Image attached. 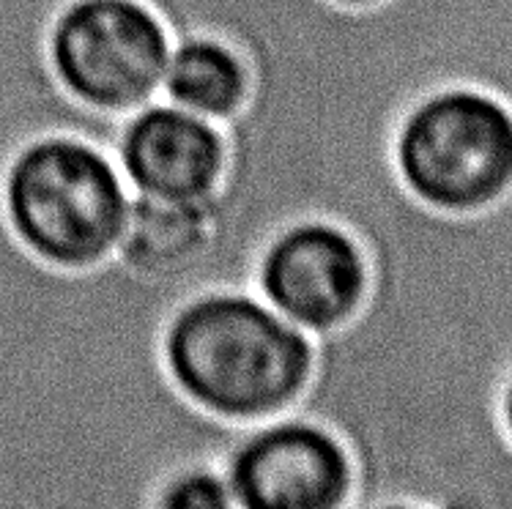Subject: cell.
Here are the masks:
<instances>
[{
  "mask_svg": "<svg viewBox=\"0 0 512 509\" xmlns=\"http://www.w3.org/2000/svg\"><path fill=\"white\" fill-rule=\"evenodd\" d=\"M356 509H428V507H419V504H411V501H378V504H367V507H356Z\"/></svg>",
  "mask_w": 512,
  "mask_h": 509,
  "instance_id": "12",
  "label": "cell"
},
{
  "mask_svg": "<svg viewBox=\"0 0 512 509\" xmlns=\"http://www.w3.org/2000/svg\"><path fill=\"white\" fill-rule=\"evenodd\" d=\"M250 288L321 343L345 332L365 310L373 263L348 225L304 214L263 241L252 260Z\"/></svg>",
  "mask_w": 512,
  "mask_h": 509,
  "instance_id": "5",
  "label": "cell"
},
{
  "mask_svg": "<svg viewBox=\"0 0 512 509\" xmlns=\"http://www.w3.org/2000/svg\"><path fill=\"white\" fill-rule=\"evenodd\" d=\"M159 364L181 400L239 430L302 406L318 340L250 285H209L170 307L159 329Z\"/></svg>",
  "mask_w": 512,
  "mask_h": 509,
  "instance_id": "1",
  "label": "cell"
},
{
  "mask_svg": "<svg viewBox=\"0 0 512 509\" xmlns=\"http://www.w3.org/2000/svg\"><path fill=\"white\" fill-rule=\"evenodd\" d=\"M255 69L239 44L214 31H184L173 36L162 99L189 113L230 126L250 107Z\"/></svg>",
  "mask_w": 512,
  "mask_h": 509,
  "instance_id": "8",
  "label": "cell"
},
{
  "mask_svg": "<svg viewBox=\"0 0 512 509\" xmlns=\"http://www.w3.org/2000/svg\"><path fill=\"white\" fill-rule=\"evenodd\" d=\"M110 151L135 200L220 206L230 173L228 126L159 96L118 121Z\"/></svg>",
  "mask_w": 512,
  "mask_h": 509,
  "instance_id": "7",
  "label": "cell"
},
{
  "mask_svg": "<svg viewBox=\"0 0 512 509\" xmlns=\"http://www.w3.org/2000/svg\"><path fill=\"white\" fill-rule=\"evenodd\" d=\"M239 509H351V449L321 419L288 411L241 427L220 460Z\"/></svg>",
  "mask_w": 512,
  "mask_h": 509,
  "instance_id": "6",
  "label": "cell"
},
{
  "mask_svg": "<svg viewBox=\"0 0 512 509\" xmlns=\"http://www.w3.org/2000/svg\"><path fill=\"white\" fill-rule=\"evenodd\" d=\"M332 6H340V9H373V6H381L384 0H329Z\"/></svg>",
  "mask_w": 512,
  "mask_h": 509,
  "instance_id": "11",
  "label": "cell"
},
{
  "mask_svg": "<svg viewBox=\"0 0 512 509\" xmlns=\"http://www.w3.org/2000/svg\"><path fill=\"white\" fill-rule=\"evenodd\" d=\"M389 156L417 203L480 214L512 192V107L477 85L433 88L403 110Z\"/></svg>",
  "mask_w": 512,
  "mask_h": 509,
  "instance_id": "3",
  "label": "cell"
},
{
  "mask_svg": "<svg viewBox=\"0 0 512 509\" xmlns=\"http://www.w3.org/2000/svg\"><path fill=\"white\" fill-rule=\"evenodd\" d=\"M148 509H239L217 460H192L165 471L148 496Z\"/></svg>",
  "mask_w": 512,
  "mask_h": 509,
  "instance_id": "9",
  "label": "cell"
},
{
  "mask_svg": "<svg viewBox=\"0 0 512 509\" xmlns=\"http://www.w3.org/2000/svg\"><path fill=\"white\" fill-rule=\"evenodd\" d=\"M132 206L110 146L80 132L25 140L0 178V211L11 239L39 266L63 274L110 266Z\"/></svg>",
  "mask_w": 512,
  "mask_h": 509,
  "instance_id": "2",
  "label": "cell"
},
{
  "mask_svg": "<svg viewBox=\"0 0 512 509\" xmlns=\"http://www.w3.org/2000/svg\"><path fill=\"white\" fill-rule=\"evenodd\" d=\"M173 36L148 0H66L50 20L44 58L74 107L118 124L159 99Z\"/></svg>",
  "mask_w": 512,
  "mask_h": 509,
  "instance_id": "4",
  "label": "cell"
},
{
  "mask_svg": "<svg viewBox=\"0 0 512 509\" xmlns=\"http://www.w3.org/2000/svg\"><path fill=\"white\" fill-rule=\"evenodd\" d=\"M499 416H502L504 433H507V438H510L512 444V370L510 375L504 378L502 395H499Z\"/></svg>",
  "mask_w": 512,
  "mask_h": 509,
  "instance_id": "10",
  "label": "cell"
}]
</instances>
